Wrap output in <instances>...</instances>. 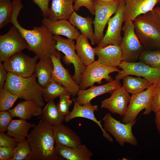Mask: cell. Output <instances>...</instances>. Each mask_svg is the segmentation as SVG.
<instances>
[{"label":"cell","instance_id":"47","mask_svg":"<svg viewBox=\"0 0 160 160\" xmlns=\"http://www.w3.org/2000/svg\"><path fill=\"white\" fill-rule=\"evenodd\" d=\"M153 9L157 13L160 18V7H156Z\"/></svg>","mask_w":160,"mask_h":160},{"label":"cell","instance_id":"32","mask_svg":"<svg viewBox=\"0 0 160 160\" xmlns=\"http://www.w3.org/2000/svg\"><path fill=\"white\" fill-rule=\"evenodd\" d=\"M66 93L70 94L64 87L54 81H51L43 89V97L44 101L47 102L54 100L62 94Z\"/></svg>","mask_w":160,"mask_h":160},{"label":"cell","instance_id":"20","mask_svg":"<svg viewBox=\"0 0 160 160\" xmlns=\"http://www.w3.org/2000/svg\"><path fill=\"white\" fill-rule=\"evenodd\" d=\"M41 23L53 35H63L68 39L76 40L81 34L78 30L67 20L53 21L47 17H44Z\"/></svg>","mask_w":160,"mask_h":160},{"label":"cell","instance_id":"22","mask_svg":"<svg viewBox=\"0 0 160 160\" xmlns=\"http://www.w3.org/2000/svg\"><path fill=\"white\" fill-rule=\"evenodd\" d=\"M54 126V135L56 144L74 147L81 144L79 137L68 127L62 123Z\"/></svg>","mask_w":160,"mask_h":160},{"label":"cell","instance_id":"18","mask_svg":"<svg viewBox=\"0 0 160 160\" xmlns=\"http://www.w3.org/2000/svg\"><path fill=\"white\" fill-rule=\"evenodd\" d=\"M72 100L74 103L73 108L70 113L65 116V121L68 122L76 117H82L90 119L100 127L103 132V136L109 141L113 142V138L103 127L101 124V121H98L95 117L94 112L95 111H97L98 106L92 105L90 102L81 105L76 102L73 98Z\"/></svg>","mask_w":160,"mask_h":160},{"label":"cell","instance_id":"3","mask_svg":"<svg viewBox=\"0 0 160 160\" xmlns=\"http://www.w3.org/2000/svg\"><path fill=\"white\" fill-rule=\"evenodd\" d=\"M136 35L145 49H160V18L154 9L134 20Z\"/></svg>","mask_w":160,"mask_h":160},{"label":"cell","instance_id":"36","mask_svg":"<svg viewBox=\"0 0 160 160\" xmlns=\"http://www.w3.org/2000/svg\"><path fill=\"white\" fill-rule=\"evenodd\" d=\"M31 151L27 140L17 143L13 150V155L10 160H29Z\"/></svg>","mask_w":160,"mask_h":160},{"label":"cell","instance_id":"10","mask_svg":"<svg viewBox=\"0 0 160 160\" xmlns=\"http://www.w3.org/2000/svg\"><path fill=\"white\" fill-rule=\"evenodd\" d=\"M155 86L156 82L145 90L132 95L126 112L122 118L123 123L127 124L136 120L139 113L143 109H145L144 114L150 113V107Z\"/></svg>","mask_w":160,"mask_h":160},{"label":"cell","instance_id":"15","mask_svg":"<svg viewBox=\"0 0 160 160\" xmlns=\"http://www.w3.org/2000/svg\"><path fill=\"white\" fill-rule=\"evenodd\" d=\"M61 57L62 55L59 52L57 56L53 55L50 57L54 66L51 81L63 86L73 97H74L79 90V85L73 79L69 71L62 65L61 61Z\"/></svg>","mask_w":160,"mask_h":160},{"label":"cell","instance_id":"2","mask_svg":"<svg viewBox=\"0 0 160 160\" xmlns=\"http://www.w3.org/2000/svg\"><path fill=\"white\" fill-rule=\"evenodd\" d=\"M31 153L29 160H56V154L54 126L42 119L31 130L26 139Z\"/></svg>","mask_w":160,"mask_h":160},{"label":"cell","instance_id":"21","mask_svg":"<svg viewBox=\"0 0 160 160\" xmlns=\"http://www.w3.org/2000/svg\"><path fill=\"white\" fill-rule=\"evenodd\" d=\"M97 61L105 65L117 67L122 61V52L119 46L109 44L103 47L95 48Z\"/></svg>","mask_w":160,"mask_h":160},{"label":"cell","instance_id":"19","mask_svg":"<svg viewBox=\"0 0 160 160\" xmlns=\"http://www.w3.org/2000/svg\"><path fill=\"white\" fill-rule=\"evenodd\" d=\"M124 22L133 21L137 16L153 9L159 0H124Z\"/></svg>","mask_w":160,"mask_h":160},{"label":"cell","instance_id":"13","mask_svg":"<svg viewBox=\"0 0 160 160\" xmlns=\"http://www.w3.org/2000/svg\"><path fill=\"white\" fill-rule=\"evenodd\" d=\"M122 70L115 76L116 79L120 80L127 75L142 77L151 84L160 80V69L152 67L140 61L127 62L122 61L119 66Z\"/></svg>","mask_w":160,"mask_h":160},{"label":"cell","instance_id":"48","mask_svg":"<svg viewBox=\"0 0 160 160\" xmlns=\"http://www.w3.org/2000/svg\"><path fill=\"white\" fill-rule=\"evenodd\" d=\"M158 3L160 4V0H159Z\"/></svg>","mask_w":160,"mask_h":160},{"label":"cell","instance_id":"11","mask_svg":"<svg viewBox=\"0 0 160 160\" xmlns=\"http://www.w3.org/2000/svg\"><path fill=\"white\" fill-rule=\"evenodd\" d=\"M95 18L93 21L95 44H98L103 39L105 27L111 16L118 10L120 1L110 3H102L93 0Z\"/></svg>","mask_w":160,"mask_h":160},{"label":"cell","instance_id":"37","mask_svg":"<svg viewBox=\"0 0 160 160\" xmlns=\"http://www.w3.org/2000/svg\"><path fill=\"white\" fill-rule=\"evenodd\" d=\"M71 95L70 93L63 94L59 97V101L57 105L58 111L65 116L70 113L69 110V107L72 104L73 100L70 99Z\"/></svg>","mask_w":160,"mask_h":160},{"label":"cell","instance_id":"4","mask_svg":"<svg viewBox=\"0 0 160 160\" xmlns=\"http://www.w3.org/2000/svg\"><path fill=\"white\" fill-rule=\"evenodd\" d=\"M35 73L31 76L24 77L8 72L4 86L19 98L31 100L40 106L45 104L43 96V88L36 81Z\"/></svg>","mask_w":160,"mask_h":160},{"label":"cell","instance_id":"27","mask_svg":"<svg viewBox=\"0 0 160 160\" xmlns=\"http://www.w3.org/2000/svg\"><path fill=\"white\" fill-rule=\"evenodd\" d=\"M76 40V53L84 64L86 66L95 61V49L90 45L88 38L81 34Z\"/></svg>","mask_w":160,"mask_h":160},{"label":"cell","instance_id":"17","mask_svg":"<svg viewBox=\"0 0 160 160\" xmlns=\"http://www.w3.org/2000/svg\"><path fill=\"white\" fill-rule=\"evenodd\" d=\"M120 80L116 79L102 85L90 87L89 89L79 90L77 97L74 98L75 101L81 105L89 103L94 98L105 93H111L121 87Z\"/></svg>","mask_w":160,"mask_h":160},{"label":"cell","instance_id":"29","mask_svg":"<svg viewBox=\"0 0 160 160\" xmlns=\"http://www.w3.org/2000/svg\"><path fill=\"white\" fill-rule=\"evenodd\" d=\"M54 66L51 57L40 59L36 65L35 73L38 83L43 88H45L50 82Z\"/></svg>","mask_w":160,"mask_h":160},{"label":"cell","instance_id":"46","mask_svg":"<svg viewBox=\"0 0 160 160\" xmlns=\"http://www.w3.org/2000/svg\"><path fill=\"white\" fill-rule=\"evenodd\" d=\"M98 1L102 3H110L120 0H97Z\"/></svg>","mask_w":160,"mask_h":160},{"label":"cell","instance_id":"5","mask_svg":"<svg viewBox=\"0 0 160 160\" xmlns=\"http://www.w3.org/2000/svg\"><path fill=\"white\" fill-rule=\"evenodd\" d=\"M124 23L121 29L124 36L119 46L122 52V61L135 62L139 60L145 48L136 35L133 21Z\"/></svg>","mask_w":160,"mask_h":160},{"label":"cell","instance_id":"14","mask_svg":"<svg viewBox=\"0 0 160 160\" xmlns=\"http://www.w3.org/2000/svg\"><path fill=\"white\" fill-rule=\"evenodd\" d=\"M124 0H120L118 10L108 23V27L105 34L95 48H101L109 44L120 46L122 38L121 31L124 22Z\"/></svg>","mask_w":160,"mask_h":160},{"label":"cell","instance_id":"7","mask_svg":"<svg viewBox=\"0 0 160 160\" xmlns=\"http://www.w3.org/2000/svg\"><path fill=\"white\" fill-rule=\"evenodd\" d=\"M103 120L104 129L111 134L116 141L123 146L126 143L136 145L137 141L132 132V127L137 120L127 124L121 123L113 117L110 113L106 114Z\"/></svg>","mask_w":160,"mask_h":160},{"label":"cell","instance_id":"39","mask_svg":"<svg viewBox=\"0 0 160 160\" xmlns=\"http://www.w3.org/2000/svg\"><path fill=\"white\" fill-rule=\"evenodd\" d=\"M11 113L7 111H0V132L5 133L7 131L8 127L13 120Z\"/></svg>","mask_w":160,"mask_h":160},{"label":"cell","instance_id":"28","mask_svg":"<svg viewBox=\"0 0 160 160\" xmlns=\"http://www.w3.org/2000/svg\"><path fill=\"white\" fill-rule=\"evenodd\" d=\"M35 126L23 119L13 120L8 126L7 134L14 138L18 143H21L26 140L30 129Z\"/></svg>","mask_w":160,"mask_h":160},{"label":"cell","instance_id":"31","mask_svg":"<svg viewBox=\"0 0 160 160\" xmlns=\"http://www.w3.org/2000/svg\"><path fill=\"white\" fill-rule=\"evenodd\" d=\"M123 87L128 93L135 94L147 89L152 84L141 77H133L127 75L123 78Z\"/></svg>","mask_w":160,"mask_h":160},{"label":"cell","instance_id":"42","mask_svg":"<svg viewBox=\"0 0 160 160\" xmlns=\"http://www.w3.org/2000/svg\"><path fill=\"white\" fill-rule=\"evenodd\" d=\"M39 8L44 17H48L50 11L49 3L50 0H32Z\"/></svg>","mask_w":160,"mask_h":160},{"label":"cell","instance_id":"25","mask_svg":"<svg viewBox=\"0 0 160 160\" xmlns=\"http://www.w3.org/2000/svg\"><path fill=\"white\" fill-rule=\"evenodd\" d=\"M74 1L75 0H52L47 18L53 21L69 20L74 11L73 5Z\"/></svg>","mask_w":160,"mask_h":160},{"label":"cell","instance_id":"38","mask_svg":"<svg viewBox=\"0 0 160 160\" xmlns=\"http://www.w3.org/2000/svg\"><path fill=\"white\" fill-rule=\"evenodd\" d=\"M160 111V80L156 82L155 90L152 98L149 112L155 113Z\"/></svg>","mask_w":160,"mask_h":160},{"label":"cell","instance_id":"33","mask_svg":"<svg viewBox=\"0 0 160 160\" xmlns=\"http://www.w3.org/2000/svg\"><path fill=\"white\" fill-rule=\"evenodd\" d=\"M139 60L152 68L160 69V49L151 50L145 49Z\"/></svg>","mask_w":160,"mask_h":160},{"label":"cell","instance_id":"40","mask_svg":"<svg viewBox=\"0 0 160 160\" xmlns=\"http://www.w3.org/2000/svg\"><path fill=\"white\" fill-rule=\"evenodd\" d=\"M85 7L90 14L95 15V12L93 0H75L73 6L74 11L77 12L82 7Z\"/></svg>","mask_w":160,"mask_h":160},{"label":"cell","instance_id":"8","mask_svg":"<svg viewBox=\"0 0 160 160\" xmlns=\"http://www.w3.org/2000/svg\"><path fill=\"white\" fill-rule=\"evenodd\" d=\"M120 71L117 67H110L102 64L97 60L86 66L81 75L79 84V90H84L89 87L94 85L96 83L101 84L104 79L108 82L112 81L111 73Z\"/></svg>","mask_w":160,"mask_h":160},{"label":"cell","instance_id":"9","mask_svg":"<svg viewBox=\"0 0 160 160\" xmlns=\"http://www.w3.org/2000/svg\"><path fill=\"white\" fill-rule=\"evenodd\" d=\"M39 59L36 55L32 57L22 51L13 54L3 63L8 72L19 76L27 77L35 72L37 62Z\"/></svg>","mask_w":160,"mask_h":160},{"label":"cell","instance_id":"44","mask_svg":"<svg viewBox=\"0 0 160 160\" xmlns=\"http://www.w3.org/2000/svg\"><path fill=\"white\" fill-rule=\"evenodd\" d=\"M7 72L3 63L0 61V89L4 87L7 76Z\"/></svg>","mask_w":160,"mask_h":160},{"label":"cell","instance_id":"43","mask_svg":"<svg viewBox=\"0 0 160 160\" xmlns=\"http://www.w3.org/2000/svg\"><path fill=\"white\" fill-rule=\"evenodd\" d=\"M13 150L9 148L0 146V160H10L13 156Z\"/></svg>","mask_w":160,"mask_h":160},{"label":"cell","instance_id":"16","mask_svg":"<svg viewBox=\"0 0 160 160\" xmlns=\"http://www.w3.org/2000/svg\"><path fill=\"white\" fill-rule=\"evenodd\" d=\"M131 97L123 87L117 89L111 96L101 102V107L123 117L125 114Z\"/></svg>","mask_w":160,"mask_h":160},{"label":"cell","instance_id":"41","mask_svg":"<svg viewBox=\"0 0 160 160\" xmlns=\"http://www.w3.org/2000/svg\"><path fill=\"white\" fill-rule=\"evenodd\" d=\"M4 133H0V146H3L14 149L18 143L13 137Z\"/></svg>","mask_w":160,"mask_h":160},{"label":"cell","instance_id":"26","mask_svg":"<svg viewBox=\"0 0 160 160\" xmlns=\"http://www.w3.org/2000/svg\"><path fill=\"white\" fill-rule=\"evenodd\" d=\"M69 20L73 26L80 30L81 34L90 39L92 45L96 44L94 33L92 27L93 21L92 18L89 17H83L74 11Z\"/></svg>","mask_w":160,"mask_h":160},{"label":"cell","instance_id":"1","mask_svg":"<svg viewBox=\"0 0 160 160\" xmlns=\"http://www.w3.org/2000/svg\"><path fill=\"white\" fill-rule=\"evenodd\" d=\"M12 12L10 23L15 26L26 41L29 51L34 53L40 59L57 56L58 51L55 48L56 41L53 35L42 25L33 27L32 29H26L20 25L18 17L23 5L21 0H12Z\"/></svg>","mask_w":160,"mask_h":160},{"label":"cell","instance_id":"12","mask_svg":"<svg viewBox=\"0 0 160 160\" xmlns=\"http://www.w3.org/2000/svg\"><path fill=\"white\" fill-rule=\"evenodd\" d=\"M28 48L26 41L13 25L6 33L0 36V61L3 62L15 53Z\"/></svg>","mask_w":160,"mask_h":160},{"label":"cell","instance_id":"6","mask_svg":"<svg viewBox=\"0 0 160 160\" xmlns=\"http://www.w3.org/2000/svg\"><path fill=\"white\" fill-rule=\"evenodd\" d=\"M54 39L56 41L55 48L57 51L65 54L62 57L64 63L67 65L71 64L74 68V73L72 76L73 79L79 85L81 75L86 66L84 64L76 52V47L73 40L65 39L59 35H53Z\"/></svg>","mask_w":160,"mask_h":160},{"label":"cell","instance_id":"35","mask_svg":"<svg viewBox=\"0 0 160 160\" xmlns=\"http://www.w3.org/2000/svg\"><path fill=\"white\" fill-rule=\"evenodd\" d=\"M19 98L5 87L0 89V111H8Z\"/></svg>","mask_w":160,"mask_h":160},{"label":"cell","instance_id":"34","mask_svg":"<svg viewBox=\"0 0 160 160\" xmlns=\"http://www.w3.org/2000/svg\"><path fill=\"white\" fill-rule=\"evenodd\" d=\"M12 12L11 0H0V29L10 23Z\"/></svg>","mask_w":160,"mask_h":160},{"label":"cell","instance_id":"45","mask_svg":"<svg viewBox=\"0 0 160 160\" xmlns=\"http://www.w3.org/2000/svg\"><path fill=\"white\" fill-rule=\"evenodd\" d=\"M155 113V122L159 132L160 134V111Z\"/></svg>","mask_w":160,"mask_h":160},{"label":"cell","instance_id":"30","mask_svg":"<svg viewBox=\"0 0 160 160\" xmlns=\"http://www.w3.org/2000/svg\"><path fill=\"white\" fill-rule=\"evenodd\" d=\"M65 116L58 111L54 100L47 102L37 119H42L45 122L54 125L65 121Z\"/></svg>","mask_w":160,"mask_h":160},{"label":"cell","instance_id":"23","mask_svg":"<svg viewBox=\"0 0 160 160\" xmlns=\"http://www.w3.org/2000/svg\"><path fill=\"white\" fill-rule=\"evenodd\" d=\"M56 152L60 159L68 160H90L93 153L87 146L81 144L74 147L55 145Z\"/></svg>","mask_w":160,"mask_h":160},{"label":"cell","instance_id":"24","mask_svg":"<svg viewBox=\"0 0 160 160\" xmlns=\"http://www.w3.org/2000/svg\"><path fill=\"white\" fill-rule=\"evenodd\" d=\"M42 107L34 100H25L20 102L14 108L8 111L12 117L29 120L32 116L40 115L42 111Z\"/></svg>","mask_w":160,"mask_h":160}]
</instances>
